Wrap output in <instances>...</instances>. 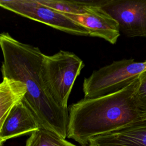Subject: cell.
<instances>
[{"label":"cell","mask_w":146,"mask_h":146,"mask_svg":"<svg viewBox=\"0 0 146 146\" xmlns=\"http://www.w3.org/2000/svg\"><path fill=\"white\" fill-rule=\"evenodd\" d=\"M3 55V77L23 83L27 92L23 99L38 119L41 128L67 137L69 110L61 106L46 78V55L37 47L22 43L7 33L0 35Z\"/></svg>","instance_id":"6da1fadb"},{"label":"cell","mask_w":146,"mask_h":146,"mask_svg":"<svg viewBox=\"0 0 146 146\" xmlns=\"http://www.w3.org/2000/svg\"><path fill=\"white\" fill-rule=\"evenodd\" d=\"M138 84L139 77L116 92L71 104L67 137L87 146L94 137L141 120L135 99Z\"/></svg>","instance_id":"7a4b0ae2"},{"label":"cell","mask_w":146,"mask_h":146,"mask_svg":"<svg viewBox=\"0 0 146 146\" xmlns=\"http://www.w3.org/2000/svg\"><path fill=\"white\" fill-rule=\"evenodd\" d=\"M84 67L83 61L74 53L60 50L46 55L44 70L47 81L59 103L68 107V100L75 81Z\"/></svg>","instance_id":"3957f363"},{"label":"cell","mask_w":146,"mask_h":146,"mask_svg":"<svg viewBox=\"0 0 146 146\" xmlns=\"http://www.w3.org/2000/svg\"><path fill=\"white\" fill-rule=\"evenodd\" d=\"M0 6L15 14L58 30L75 35L89 36L87 30L79 23L38 0H0Z\"/></svg>","instance_id":"277c9868"},{"label":"cell","mask_w":146,"mask_h":146,"mask_svg":"<svg viewBox=\"0 0 146 146\" xmlns=\"http://www.w3.org/2000/svg\"><path fill=\"white\" fill-rule=\"evenodd\" d=\"M101 6L117 22L124 35L146 38V0L101 1Z\"/></svg>","instance_id":"5b68a950"},{"label":"cell","mask_w":146,"mask_h":146,"mask_svg":"<svg viewBox=\"0 0 146 146\" xmlns=\"http://www.w3.org/2000/svg\"><path fill=\"white\" fill-rule=\"evenodd\" d=\"M64 15L87 29L89 36L103 38L111 44H115L120 35L119 23L102 7L101 1L84 14Z\"/></svg>","instance_id":"8992f818"},{"label":"cell","mask_w":146,"mask_h":146,"mask_svg":"<svg viewBox=\"0 0 146 146\" xmlns=\"http://www.w3.org/2000/svg\"><path fill=\"white\" fill-rule=\"evenodd\" d=\"M40 125L30 108L23 101L18 103L0 124V145L9 139L40 128Z\"/></svg>","instance_id":"52a82bcc"},{"label":"cell","mask_w":146,"mask_h":146,"mask_svg":"<svg viewBox=\"0 0 146 146\" xmlns=\"http://www.w3.org/2000/svg\"><path fill=\"white\" fill-rule=\"evenodd\" d=\"M90 146H146V120L91 139Z\"/></svg>","instance_id":"ba28073f"},{"label":"cell","mask_w":146,"mask_h":146,"mask_svg":"<svg viewBox=\"0 0 146 146\" xmlns=\"http://www.w3.org/2000/svg\"><path fill=\"white\" fill-rule=\"evenodd\" d=\"M26 92V85L22 82L3 77L0 84V124L11 110L23 99Z\"/></svg>","instance_id":"9c48e42d"},{"label":"cell","mask_w":146,"mask_h":146,"mask_svg":"<svg viewBox=\"0 0 146 146\" xmlns=\"http://www.w3.org/2000/svg\"><path fill=\"white\" fill-rule=\"evenodd\" d=\"M40 3L64 14L80 15L99 1H78L66 0H38Z\"/></svg>","instance_id":"30bf717a"},{"label":"cell","mask_w":146,"mask_h":146,"mask_svg":"<svg viewBox=\"0 0 146 146\" xmlns=\"http://www.w3.org/2000/svg\"><path fill=\"white\" fill-rule=\"evenodd\" d=\"M25 146H76L58 134L40 128L31 133Z\"/></svg>","instance_id":"8fae6325"},{"label":"cell","mask_w":146,"mask_h":146,"mask_svg":"<svg viewBox=\"0 0 146 146\" xmlns=\"http://www.w3.org/2000/svg\"><path fill=\"white\" fill-rule=\"evenodd\" d=\"M135 99L141 120H146V71L139 76Z\"/></svg>","instance_id":"7c38bea8"},{"label":"cell","mask_w":146,"mask_h":146,"mask_svg":"<svg viewBox=\"0 0 146 146\" xmlns=\"http://www.w3.org/2000/svg\"><path fill=\"white\" fill-rule=\"evenodd\" d=\"M87 146H90V145H87Z\"/></svg>","instance_id":"4fadbf2b"}]
</instances>
